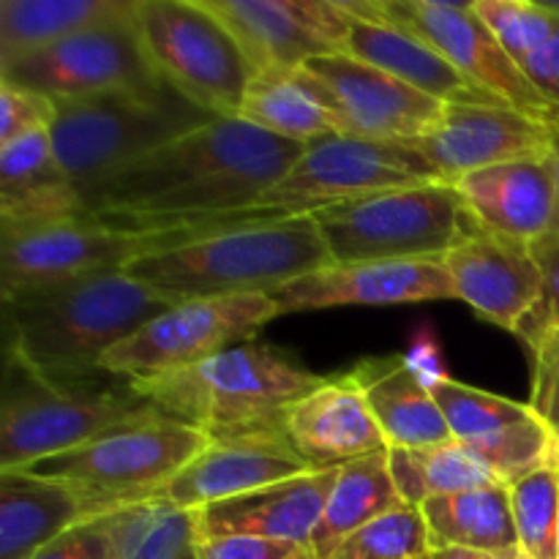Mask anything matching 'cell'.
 Returning a JSON list of instances; mask_svg holds the SVG:
<instances>
[{"instance_id": "28", "label": "cell", "mask_w": 559, "mask_h": 559, "mask_svg": "<svg viewBox=\"0 0 559 559\" xmlns=\"http://www.w3.org/2000/svg\"><path fill=\"white\" fill-rule=\"evenodd\" d=\"M420 513L429 530L431 551L467 549L495 557L519 549L511 489L506 486L431 497L420 506Z\"/></svg>"}, {"instance_id": "13", "label": "cell", "mask_w": 559, "mask_h": 559, "mask_svg": "<svg viewBox=\"0 0 559 559\" xmlns=\"http://www.w3.org/2000/svg\"><path fill=\"white\" fill-rule=\"evenodd\" d=\"M295 76L331 109L342 136L355 140H420L442 123L448 107L347 52L309 60Z\"/></svg>"}, {"instance_id": "30", "label": "cell", "mask_w": 559, "mask_h": 559, "mask_svg": "<svg viewBox=\"0 0 559 559\" xmlns=\"http://www.w3.org/2000/svg\"><path fill=\"white\" fill-rule=\"evenodd\" d=\"M136 0H0V66L131 14Z\"/></svg>"}, {"instance_id": "1", "label": "cell", "mask_w": 559, "mask_h": 559, "mask_svg": "<svg viewBox=\"0 0 559 559\" xmlns=\"http://www.w3.org/2000/svg\"><path fill=\"white\" fill-rule=\"evenodd\" d=\"M306 145L240 118H213L82 191L87 218L164 246L249 224V211L293 169Z\"/></svg>"}, {"instance_id": "7", "label": "cell", "mask_w": 559, "mask_h": 559, "mask_svg": "<svg viewBox=\"0 0 559 559\" xmlns=\"http://www.w3.org/2000/svg\"><path fill=\"white\" fill-rule=\"evenodd\" d=\"M151 409L126 382L55 380L5 355L0 393V473H14L41 459L85 445L112 426Z\"/></svg>"}, {"instance_id": "17", "label": "cell", "mask_w": 559, "mask_h": 559, "mask_svg": "<svg viewBox=\"0 0 559 559\" xmlns=\"http://www.w3.org/2000/svg\"><path fill=\"white\" fill-rule=\"evenodd\" d=\"M238 38L257 74H289L347 52L349 16L338 0H202Z\"/></svg>"}, {"instance_id": "26", "label": "cell", "mask_w": 559, "mask_h": 559, "mask_svg": "<svg viewBox=\"0 0 559 559\" xmlns=\"http://www.w3.org/2000/svg\"><path fill=\"white\" fill-rule=\"evenodd\" d=\"M347 55L377 66L404 85L445 104H502L475 87L462 71L453 69L437 49L418 36L399 31L388 22H366L349 16Z\"/></svg>"}, {"instance_id": "22", "label": "cell", "mask_w": 559, "mask_h": 559, "mask_svg": "<svg viewBox=\"0 0 559 559\" xmlns=\"http://www.w3.org/2000/svg\"><path fill=\"white\" fill-rule=\"evenodd\" d=\"M284 431L314 473L385 453L388 442L347 374L322 382L284 413Z\"/></svg>"}, {"instance_id": "47", "label": "cell", "mask_w": 559, "mask_h": 559, "mask_svg": "<svg viewBox=\"0 0 559 559\" xmlns=\"http://www.w3.org/2000/svg\"><path fill=\"white\" fill-rule=\"evenodd\" d=\"M551 167H555L557 178V202H559V120H551Z\"/></svg>"}, {"instance_id": "27", "label": "cell", "mask_w": 559, "mask_h": 559, "mask_svg": "<svg viewBox=\"0 0 559 559\" xmlns=\"http://www.w3.org/2000/svg\"><path fill=\"white\" fill-rule=\"evenodd\" d=\"M82 522L85 506L71 489L25 473H0V559H31Z\"/></svg>"}, {"instance_id": "18", "label": "cell", "mask_w": 559, "mask_h": 559, "mask_svg": "<svg viewBox=\"0 0 559 559\" xmlns=\"http://www.w3.org/2000/svg\"><path fill=\"white\" fill-rule=\"evenodd\" d=\"M435 169L440 183H456L478 169L551 153V120L508 104H448L442 123L420 140L402 142Z\"/></svg>"}, {"instance_id": "12", "label": "cell", "mask_w": 559, "mask_h": 559, "mask_svg": "<svg viewBox=\"0 0 559 559\" xmlns=\"http://www.w3.org/2000/svg\"><path fill=\"white\" fill-rule=\"evenodd\" d=\"M0 80L41 93L55 104L123 87L162 85L142 49L134 11L3 63Z\"/></svg>"}, {"instance_id": "6", "label": "cell", "mask_w": 559, "mask_h": 559, "mask_svg": "<svg viewBox=\"0 0 559 559\" xmlns=\"http://www.w3.org/2000/svg\"><path fill=\"white\" fill-rule=\"evenodd\" d=\"M207 120L213 115L162 82L60 102L49 136L60 169L82 194Z\"/></svg>"}, {"instance_id": "31", "label": "cell", "mask_w": 559, "mask_h": 559, "mask_svg": "<svg viewBox=\"0 0 559 559\" xmlns=\"http://www.w3.org/2000/svg\"><path fill=\"white\" fill-rule=\"evenodd\" d=\"M238 118L267 134L300 142V145L342 136L331 109L295 76V71L257 74L246 91Z\"/></svg>"}, {"instance_id": "32", "label": "cell", "mask_w": 559, "mask_h": 559, "mask_svg": "<svg viewBox=\"0 0 559 559\" xmlns=\"http://www.w3.org/2000/svg\"><path fill=\"white\" fill-rule=\"evenodd\" d=\"M112 559H180L197 544V513L164 495L98 516Z\"/></svg>"}, {"instance_id": "21", "label": "cell", "mask_w": 559, "mask_h": 559, "mask_svg": "<svg viewBox=\"0 0 559 559\" xmlns=\"http://www.w3.org/2000/svg\"><path fill=\"white\" fill-rule=\"evenodd\" d=\"M453 293L469 306L480 320L516 336L538 304L544 276L533 249L513 240L495 238L473 229L456 249L442 257Z\"/></svg>"}, {"instance_id": "50", "label": "cell", "mask_w": 559, "mask_h": 559, "mask_svg": "<svg viewBox=\"0 0 559 559\" xmlns=\"http://www.w3.org/2000/svg\"><path fill=\"white\" fill-rule=\"evenodd\" d=\"M194 546H197V544H194ZM180 559H197V549L186 551V555H183V557H180Z\"/></svg>"}, {"instance_id": "16", "label": "cell", "mask_w": 559, "mask_h": 559, "mask_svg": "<svg viewBox=\"0 0 559 559\" xmlns=\"http://www.w3.org/2000/svg\"><path fill=\"white\" fill-rule=\"evenodd\" d=\"M309 473L314 469L295 451L278 418L207 435L205 448L175 475L164 497L197 513Z\"/></svg>"}, {"instance_id": "49", "label": "cell", "mask_w": 559, "mask_h": 559, "mask_svg": "<svg viewBox=\"0 0 559 559\" xmlns=\"http://www.w3.org/2000/svg\"><path fill=\"white\" fill-rule=\"evenodd\" d=\"M519 557H522V551L511 549V551H502V555H495L491 559H519Z\"/></svg>"}, {"instance_id": "19", "label": "cell", "mask_w": 559, "mask_h": 559, "mask_svg": "<svg viewBox=\"0 0 559 559\" xmlns=\"http://www.w3.org/2000/svg\"><path fill=\"white\" fill-rule=\"evenodd\" d=\"M282 314L320 311L336 306H404L426 300H451V276L442 260L358 262L325 265L295 278L271 295Z\"/></svg>"}, {"instance_id": "5", "label": "cell", "mask_w": 559, "mask_h": 559, "mask_svg": "<svg viewBox=\"0 0 559 559\" xmlns=\"http://www.w3.org/2000/svg\"><path fill=\"white\" fill-rule=\"evenodd\" d=\"M207 435L167 418L156 407L102 431L85 445L41 459L14 473L52 480L82 500L91 519L167 491L175 475L205 448Z\"/></svg>"}, {"instance_id": "37", "label": "cell", "mask_w": 559, "mask_h": 559, "mask_svg": "<svg viewBox=\"0 0 559 559\" xmlns=\"http://www.w3.org/2000/svg\"><path fill=\"white\" fill-rule=\"evenodd\" d=\"M473 11L519 66L555 38L559 20L535 0H473Z\"/></svg>"}, {"instance_id": "43", "label": "cell", "mask_w": 559, "mask_h": 559, "mask_svg": "<svg viewBox=\"0 0 559 559\" xmlns=\"http://www.w3.org/2000/svg\"><path fill=\"white\" fill-rule=\"evenodd\" d=\"M31 559H112V555H109L107 533H104L102 522L91 519V522L76 524L69 533L55 538Z\"/></svg>"}, {"instance_id": "33", "label": "cell", "mask_w": 559, "mask_h": 559, "mask_svg": "<svg viewBox=\"0 0 559 559\" xmlns=\"http://www.w3.org/2000/svg\"><path fill=\"white\" fill-rule=\"evenodd\" d=\"M435 402L440 404L451 437L459 442H478L495 437L511 426L524 424L535 413L530 404L513 402V399L497 396V393L480 391V388L464 385L456 380H442L431 391Z\"/></svg>"}, {"instance_id": "25", "label": "cell", "mask_w": 559, "mask_h": 559, "mask_svg": "<svg viewBox=\"0 0 559 559\" xmlns=\"http://www.w3.org/2000/svg\"><path fill=\"white\" fill-rule=\"evenodd\" d=\"M347 377L364 393L388 448H435L453 440L440 404L404 364V355L364 358Z\"/></svg>"}, {"instance_id": "41", "label": "cell", "mask_w": 559, "mask_h": 559, "mask_svg": "<svg viewBox=\"0 0 559 559\" xmlns=\"http://www.w3.org/2000/svg\"><path fill=\"white\" fill-rule=\"evenodd\" d=\"M530 407L559 437V328L533 349V399Z\"/></svg>"}, {"instance_id": "52", "label": "cell", "mask_w": 559, "mask_h": 559, "mask_svg": "<svg viewBox=\"0 0 559 559\" xmlns=\"http://www.w3.org/2000/svg\"><path fill=\"white\" fill-rule=\"evenodd\" d=\"M426 559H431V555H429V557H426Z\"/></svg>"}, {"instance_id": "3", "label": "cell", "mask_w": 559, "mask_h": 559, "mask_svg": "<svg viewBox=\"0 0 559 559\" xmlns=\"http://www.w3.org/2000/svg\"><path fill=\"white\" fill-rule=\"evenodd\" d=\"M331 265L311 216L267 218L216 229L151 251L123 271L169 304L229 295H273Z\"/></svg>"}, {"instance_id": "15", "label": "cell", "mask_w": 559, "mask_h": 559, "mask_svg": "<svg viewBox=\"0 0 559 559\" xmlns=\"http://www.w3.org/2000/svg\"><path fill=\"white\" fill-rule=\"evenodd\" d=\"M382 22L418 36L462 71L475 87L540 120H557L522 66L502 49L469 3L445 0H377Z\"/></svg>"}, {"instance_id": "39", "label": "cell", "mask_w": 559, "mask_h": 559, "mask_svg": "<svg viewBox=\"0 0 559 559\" xmlns=\"http://www.w3.org/2000/svg\"><path fill=\"white\" fill-rule=\"evenodd\" d=\"M530 249H533L535 262H538L540 276H544V287H540L538 304L533 306L527 320L519 325L516 336L533 353L546 333L559 328V233L546 235L544 240L533 243Z\"/></svg>"}, {"instance_id": "23", "label": "cell", "mask_w": 559, "mask_h": 559, "mask_svg": "<svg viewBox=\"0 0 559 559\" xmlns=\"http://www.w3.org/2000/svg\"><path fill=\"white\" fill-rule=\"evenodd\" d=\"M338 469L298 475L197 511V540L249 535L309 549Z\"/></svg>"}, {"instance_id": "11", "label": "cell", "mask_w": 559, "mask_h": 559, "mask_svg": "<svg viewBox=\"0 0 559 559\" xmlns=\"http://www.w3.org/2000/svg\"><path fill=\"white\" fill-rule=\"evenodd\" d=\"M435 180V169L424 156L402 142L328 136L306 145L304 156L262 197L257 211L273 218L311 216L338 202Z\"/></svg>"}, {"instance_id": "46", "label": "cell", "mask_w": 559, "mask_h": 559, "mask_svg": "<svg viewBox=\"0 0 559 559\" xmlns=\"http://www.w3.org/2000/svg\"><path fill=\"white\" fill-rule=\"evenodd\" d=\"M431 559H491V557L480 555V551H467V549H440V551H431Z\"/></svg>"}, {"instance_id": "40", "label": "cell", "mask_w": 559, "mask_h": 559, "mask_svg": "<svg viewBox=\"0 0 559 559\" xmlns=\"http://www.w3.org/2000/svg\"><path fill=\"white\" fill-rule=\"evenodd\" d=\"M55 112L58 104L52 98L0 80V145L33 131H49Z\"/></svg>"}, {"instance_id": "38", "label": "cell", "mask_w": 559, "mask_h": 559, "mask_svg": "<svg viewBox=\"0 0 559 559\" xmlns=\"http://www.w3.org/2000/svg\"><path fill=\"white\" fill-rule=\"evenodd\" d=\"M413 456L415 464H418L426 500L502 486L497 475L491 473L489 464L467 442L451 440L435 448H413Z\"/></svg>"}, {"instance_id": "14", "label": "cell", "mask_w": 559, "mask_h": 559, "mask_svg": "<svg viewBox=\"0 0 559 559\" xmlns=\"http://www.w3.org/2000/svg\"><path fill=\"white\" fill-rule=\"evenodd\" d=\"M162 246V235L123 233L87 216L0 235V298L123 271Z\"/></svg>"}, {"instance_id": "9", "label": "cell", "mask_w": 559, "mask_h": 559, "mask_svg": "<svg viewBox=\"0 0 559 559\" xmlns=\"http://www.w3.org/2000/svg\"><path fill=\"white\" fill-rule=\"evenodd\" d=\"M134 22L164 85L213 118H238L257 71L202 0H136Z\"/></svg>"}, {"instance_id": "29", "label": "cell", "mask_w": 559, "mask_h": 559, "mask_svg": "<svg viewBox=\"0 0 559 559\" xmlns=\"http://www.w3.org/2000/svg\"><path fill=\"white\" fill-rule=\"evenodd\" d=\"M402 506L404 502L388 469V451L344 464L338 467L325 511L311 535V559H325L344 538Z\"/></svg>"}, {"instance_id": "20", "label": "cell", "mask_w": 559, "mask_h": 559, "mask_svg": "<svg viewBox=\"0 0 559 559\" xmlns=\"http://www.w3.org/2000/svg\"><path fill=\"white\" fill-rule=\"evenodd\" d=\"M475 229L533 246L559 233L557 178L551 158L497 164L453 183Z\"/></svg>"}, {"instance_id": "10", "label": "cell", "mask_w": 559, "mask_h": 559, "mask_svg": "<svg viewBox=\"0 0 559 559\" xmlns=\"http://www.w3.org/2000/svg\"><path fill=\"white\" fill-rule=\"evenodd\" d=\"M282 317L271 295L180 300L142 325L134 336L109 349L98 371L120 380L164 374L254 342L257 333Z\"/></svg>"}, {"instance_id": "4", "label": "cell", "mask_w": 559, "mask_h": 559, "mask_svg": "<svg viewBox=\"0 0 559 559\" xmlns=\"http://www.w3.org/2000/svg\"><path fill=\"white\" fill-rule=\"evenodd\" d=\"M126 382L167 418L202 435H218L284 418L325 377L309 371L284 349L246 342L186 369Z\"/></svg>"}, {"instance_id": "48", "label": "cell", "mask_w": 559, "mask_h": 559, "mask_svg": "<svg viewBox=\"0 0 559 559\" xmlns=\"http://www.w3.org/2000/svg\"><path fill=\"white\" fill-rule=\"evenodd\" d=\"M538 3L544 5L546 11H551V14H555L557 20H559V0H538Z\"/></svg>"}, {"instance_id": "35", "label": "cell", "mask_w": 559, "mask_h": 559, "mask_svg": "<svg viewBox=\"0 0 559 559\" xmlns=\"http://www.w3.org/2000/svg\"><path fill=\"white\" fill-rule=\"evenodd\" d=\"M519 549L530 559H559V467H544L511 486Z\"/></svg>"}, {"instance_id": "34", "label": "cell", "mask_w": 559, "mask_h": 559, "mask_svg": "<svg viewBox=\"0 0 559 559\" xmlns=\"http://www.w3.org/2000/svg\"><path fill=\"white\" fill-rule=\"evenodd\" d=\"M506 489L544 467H559V437L540 415L486 440L467 442Z\"/></svg>"}, {"instance_id": "24", "label": "cell", "mask_w": 559, "mask_h": 559, "mask_svg": "<svg viewBox=\"0 0 559 559\" xmlns=\"http://www.w3.org/2000/svg\"><path fill=\"white\" fill-rule=\"evenodd\" d=\"M85 216L76 186L55 158L49 131L0 145V235Z\"/></svg>"}, {"instance_id": "36", "label": "cell", "mask_w": 559, "mask_h": 559, "mask_svg": "<svg viewBox=\"0 0 559 559\" xmlns=\"http://www.w3.org/2000/svg\"><path fill=\"white\" fill-rule=\"evenodd\" d=\"M429 555L424 513L402 506L344 538L325 559H426Z\"/></svg>"}, {"instance_id": "42", "label": "cell", "mask_w": 559, "mask_h": 559, "mask_svg": "<svg viewBox=\"0 0 559 559\" xmlns=\"http://www.w3.org/2000/svg\"><path fill=\"white\" fill-rule=\"evenodd\" d=\"M197 559H311L309 549L282 544V540L229 535V538H200Z\"/></svg>"}, {"instance_id": "2", "label": "cell", "mask_w": 559, "mask_h": 559, "mask_svg": "<svg viewBox=\"0 0 559 559\" xmlns=\"http://www.w3.org/2000/svg\"><path fill=\"white\" fill-rule=\"evenodd\" d=\"M126 271H107L3 300L5 355L55 380H91L109 349L169 309Z\"/></svg>"}, {"instance_id": "45", "label": "cell", "mask_w": 559, "mask_h": 559, "mask_svg": "<svg viewBox=\"0 0 559 559\" xmlns=\"http://www.w3.org/2000/svg\"><path fill=\"white\" fill-rule=\"evenodd\" d=\"M524 74L530 76V82L535 85V91L540 93L549 109L555 112V118L559 120V27L549 44L544 49L527 58L522 63Z\"/></svg>"}, {"instance_id": "8", "label": "cell", "mask_w": 559, "mask_h": 559, "mask_svg": "<svg viewBox=\"0 0 559 559\" xmlns=\"http://www.w3.org/2000/svg\"><path fill=\"white\" fill-rule=\"evenodd\" d=\"M333 265L442 260L469 233L453 183H418L311 213Z\"/></svg>"}, {"instance_id": "44", "label": "cell", "mask_w": 559, "mask_h": 559, "mask_svg": "<svg viewBox=\"0 0 559 559\" xmlns=\"http://www.w3.org/2000/svg\"><path fill=\"white\" fill-rule=\"evenodd\" d=\"M404 364L413 369V374L418 377V380L424 382V388H429V391H435L442 380H448L440 342H437L435 331H431L429 325H424L420 331L413 333L407 353H404Z\"/></svg>"}, {"instance_id": "51", "label": "cell", "mask_w": 559, "mask_h": 559, "mask_svg": "<svg viewBox=\"0 0 559 559\" xmlns=\"http://www.w3.org/2000/svg\"><path fill=\"white\" fill-rule=\"evenodd\" d=\"M519 551H522V549H519ZM519 559H530V557H524V555H522V557H519Z\"/></svg>"}]
</instances>
